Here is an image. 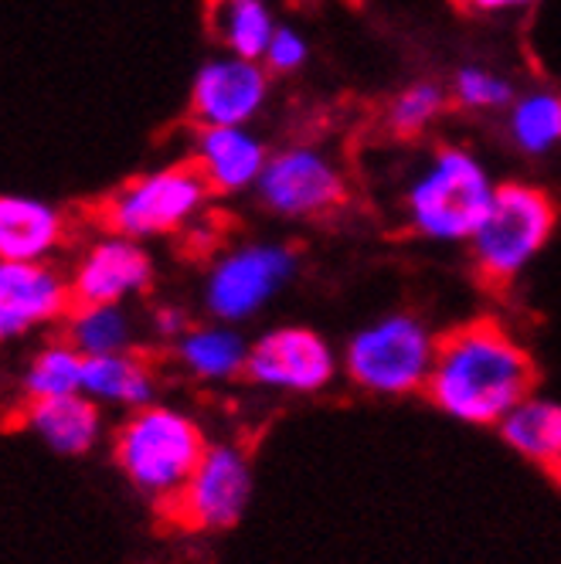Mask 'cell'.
Segmentation results:
<instances>
[{
    "mask_svg": "<svg viewBox=\"0 0 561 564\" xmlns=\"http://www.w3.org/2000/svg\"><path fill=\"white\" fill-rule=\"evenodd\" d=\"M535 360L504 324L470 319L439 337L425 398L463 425H500L520 401L535 394Z\"/></svg>",
    "mask_w": 561,
    "mask_h": 564,
    "instance_id": "6da1fadb",
    "label": "cell"
},
{
    "mask_svg": "<svg viewBox=\"0 0 561 564\" xmlns=\"http://www.w3.org/2000/svg\"><path fill=\"white\" fill-rule=\"evenodd\" d=\"M205 449L208 438L197 419L160 401L130 412L112 435V459L119 473L137 494L164 510L181 497Z\"/></svg>",
    "mask_w": 561,
    "mask_h": 564,
    "instance_id": "7a4b0ae2",
    "label": "cell"
},
{
    "mask_svg": "<svg viewBox=\"0 0 561 564\" xmlns=\"http://www.w3.org/2000/svg\"><path fill=\"white\" fill-rule=\"evenodd\" d=\"M494 191L490 171L466 147H439L406 191V221L425 241H470Z\"/></svg>",
    "mask_w": 561,
    "mask_h": 564,
    "instance_id": "3957f363",
    "label": "cell"
},
{
    "mask_svg": "<svg viewBox=\"0 0 561 564\" xmlns=\"http://www.w3.org/2000/svg\"><path fill=\"white\" fill-rule=\"evenodd\" d=\"M558 228L554 197L525 181L497 184L487 218L473 231L470 259L487 286H510L551 241Z\"/></svg>",
    "mask_w": 561,
    "mask_h": 564,
    "instance_id": "277c9868",
    "label": "cell"
},
{
    "mask_svg": "<svg viewBox=\"0 0 561 564\" xmlns=\"http://www.w3.org/2000/svg\"><path fill=\"white\" fill-rule=\"evenodd\" d=\"M439 337L412 313H385L360 327L344 347V375L378 398L419 394L429 384Z\"/></svg>",
    "mask_w": 561,
    "mask_h": 564,
    "instance_id": "5b68a950",
    "label": "cell"
},
{
    "mask_svg": "<svg viewBox=\"0 0 561 564\" xmlns=\"http://www.w3.org/2000/svg\"><path fill=\"white\" fill-rule=\"evenodd\" d=\"M212 187L194 164H171L119 187L103 208V221L112 235L157 238L187 228L205 212Z\"/></svg>",
    "mask_w": 561,
    "mask_h": 564,
    "instance_id": "8992f818",
    "label": "cell"
},
{
    "mask_svg": "<svg viewBox=\"0 0 561 564\" xmlns=\"http://www.w3.org/2000/svg\"><path fill=\"white\" fill-rule=\"evenodd\" d=\"M296 275V252L279 241H249L228 249L205 279V310L222 324H246L262 313Z\"/></svg>",
    "mask_w": 561,
    "mask_h": 564,
    "instance_id": "52a82bcc",
    "label": "cell"
},
{
    "mask_svg": "<svg viewBox=\"0 0 561 564\" xmlns=\"http://www.w3.org/2000/svg\"><path fill=\"white\" fill-rule=\"evenodd\" d=\"M252 503V463L235 442H208L181 497L168 507L187 531H231Z\"/></svg>",
    "mask_w": 561,
    "mask_h": 564,
    "instance_id": "ba28073f",
    "label": "cell"
},
{
    "mask_svg": "<svg viewBox=\"0 0 561 564\" xmlns=\"http://www.w3.org/2000/svg\"><path fill=\"white\" fill-rule=\"evenodd\" d=\"M341 375V357L324 334L310 327H272L249 344L246 378L279 394L327 391Z\"/></svg>",
    "mask_w": 561,
    "mask_h": 564,
    "instance_id": "9c48e42d",
    "label": "cell"
},
{
    "mask_svg": "<svg viewBox=\"0 0 561 564\" xmlns=\"http://www.w3.org/2000/svg\"><path fill=\"white\" fill-rule=\"evenodd\" d=\"M266 212L279 218H324L337 212L347 197L344 174L334 160L316 147H287L269 153V164L256 184Z\"/></svg>",
    "mask_w": 561,
    "mask_h": 564,
    "instance_id": "30bf717a",
    "label": "cell"
},
{
    "mask_svg": "<svg viewBox=\"0 0 561 564\" xmlns=\"http://www.w3.org/2000/svg\"><path fill=\"white\" fill-rule=\"evenodd\" d=\"M72 306L68 279L48 262H0V344L62 324Z\"/></svg>",
    "mask_w": 561,
    "mask_h": 564,
    "instance_id": "8fae6325",
    "label": "cell"
},
{
    "mask_svg": "<svg viewBox=\"0 0 561 564\" xmlns=\"http://www.w3.org/2000/svg\"><path fill=\"white\" fill-rule=\"evenodd\" d=\"M269 99V72L252 58H212L197 68L191 112L202 127H249Z\"/></svg>",
    "mask_w": 561,
    "mask_h": 564,
    "instance_id": "7c38bea8",
    "label": "cell"
},
{
    "mask_svg": "<svg viewBox=\"0 0 561 564\" xmlns=\"http://www.w3.org/2000/svg\"><path fill=\"white\" fill-rule=\"evenodd\" d=\"M72 303H127L153 286V259L137 238L106 235L83 252L72 269Z\"/></svg>",
    "mask_w": 561,
    "mask_h": 564,
    "instance_id": "4fadbf2b",
    "label": "cell"
},
{
    "mask_svg": "<svg viewBox=\"0 0 561 564\" xmlns=\"http://www.w3.org/2000/svg\"><path fill=\"white\" fill-rule=\"evenodd\" d=\"M191 164L205 177L212 194H242L259 184L269 150L256 133H249V127H202Z\"/></svg>",
    "mask_w": 561,
    "mask_h": 564,
    "instance_id": "5bb4252c",
    "label": "cell"
},
{
    "mask_svg": "<svg viewBox=\"0 0 561 564\" xmlns=\"http://www.w3.org/2000/svg\"><path fill=\"white\" fill-rule=\"evenodd\" d=\"M24 429L37 435L55 456H89L106 432L103 409L89 394H62V398H42L28 401Z\"/></svg>",
    "mask_w": 561,
    "mask_h": 564,
    "instance_id": "9a60e30c",
    "label": "cell"
},
{
    "mask_svg": "<svg viewBox=\"0 0 561 564\" xmlns=\"http://www.w3.org/2000/svg\"><path fill=\"white\" fill-rule=\"evenodd\" d=\"M65 238V215L45 200L0 194V262H45Z\"/></svg>",
    "mask_w": 561,
    "mask_h": 564,
    "instance_id": "2e32d148",
    "label": "cell"
},
{
    "mask_svg": "<svg viewBox=\"0 0 561 564\" xmlns=\"http://www.w3.org/2000/svg\"><path fill=\"white\" fill-rule=\"evenodd\" d=\"M157 368L137 350L86 357L83 394H89L99 409L137 412L157 401Z\"/></svg>",
    "mask_w": 561,
    "mask_h": 564,
    "instance_id": "e0dca14e",
    "label": "cell"
},
{
    "mask_svg": "<svg viewBox=\"0 0 561 564\" xmlns=\"http://www.w3.org/2000/svg\"><path fill=\"white\" fill-rule=\"evenodd\" d=\"M249 344L242 337V330L231 324H202L191 327L177 344H174V357L184 375H191L194 381L205 384H225L235 378H246V365H249Z\"/></svg>",
    "mask_w": 561,
    "mask_h": 564,
    "instance_id": "ac0fdd59",
    "label": "cell"
},
{
    "mask_svg": "<svg viewBox=\"0 0 561 564\" xmlns=\"http://www.w3.org/2000/svg\"><path fill=\"white\" fill-rule=\"evenodd\" d=\"M507 446L554 476H561V405L551 398L531 394L497 425Z\"/></svg>",
    "mask_w": 561,
    "mask_h": 564,
    "instance_id": "d6986e66",
    "label": "cell"
},
{
    "mask_svg": "<svg viewBox=\"0 0 561 564\" xmlns=\"http://www.w3.org/2000/svg\"><path fill=\"white\" fill-rule=\"evenodd\" d=\"M205 21L215 42L238 58L262 62L276 31L266 0H205Z\"/></svg>",
    "mask_w": 561,
    "mask_h": 564,
    "instance_id": "ffe728a7",
    "label": "cell"
},
{
    "mask_svg": "<svg viewBox=\"0 0 561 564\" xmlns=\"http://www.w3.org/2000/svg\"><path fill=\"white\" fill-rule=\"evenodd\" d=\"M62 324H65L62 340H68L83 357L137 350V324L123 303L72 306Z\"/></svg>",
    "mask_w": 561,
    "mask_h": 564,
    "instance_id": "44dd1931",
    "label": "cell"
},
{
    "mask_svg": "<svg viewBox=\"0 0 561 564\" xmlns=\"http://www.w3.org/2000/svg\"><path fill=\"white\" fill-rule=\"evenodd\" d=\"M507 116V133L510 143L528 153V156H544L561 147V96L538 89L514 99Z\"/></svg>",
    "mask_w": 561,
    "mask_h": 564,
    "instance_id": "7402d4cb",
    "label": "cell"
},
{
    "mask_svg": "<svg viewBox=\"0 0 561 564\" xmlns=\"http://www.w3.org/2000/svg\"><path fill=\"white\" fill-rule=\"evenodd\" d=\"M83 371H86V357L68 340H52L31 354L21 388H24L28 401L78 394L83 391Z\"/></svg>",
    "mask_w": 561,
    "mask_h": 564,
    "instance_id": "603a6c76",
    "label": "cell"
},
{
    "mask_svg": "<svg viewBox=\"0 0 561 564\" xmlns=\"http://www.w3.org/2000/svg\"><path fill=\"white\" fill-rule=\"evenodd\" d=\"M450 93L443 86H435V83H416L409 89H402L388 112H385V123L388 130L398 137V140H412L419 133H425L439 116H443L450 109Z\"/></svg>",
    "mask_w": 561,
    "mask_h": 564,
    "instance_id": "cb8c5ba5",
    "label": "cell"
},
{
    "mask_svg": "<svg viewBox=\"0 0 561 564\" xmlns=\"http://www.w3.org/2000/svg\"><path fill=\"white\" fill-rule=\"evenodd\" d=\"M450 96L463 109H473V112H494V109H504V106L514 102V89H510L507 78L484 68V65H463L453 75Z\"/></svg>",
    "mask_w": 561,
    "mask_h": 564,
    "instance_id": "d4e9b609",
    "label": "cell"
},
{
    "mask_svg": "<svg viewBox=\"0 0 561 564\" xmlns=\"http://www.w3.org/2000/svg\"><path fill=\"white\" fill-rule=\"evenodd\" d=\"M310 58V48H306V37L293 28H283L276 24L272 37H269V48L262 55L266 68L269 72H279V75H290L296 68H303V62Z\"/></svg>",
    "mask_w": 561,
    "mask_h": 564,
    "instance_id": "484cf974",
    "label": "cell"
},
{
    "mask_svg": "<svg viewBox=\"0 0 561 564\" xmlns=\"http://www.w3.org/2000/svg\"><path fill=\"white\" fill-rule=\"evenodd\" d=\"M191 327H194V324H191L187 313H184L181 306H160V310H153V334H157L160 340L177 344Z\"/></svg>",
    "mask_w": 561,
    "mask_h": 564,
    "instance_id": "4316f807",
    "label": "cell"
},
{
    "mask_svg": "<svg viewBox=\"0 0 561 564\" xmlns=\"http://www.w3.org/2000/svg\"><path fill=\"white\" fill-rule=\"evenodd\" d=\"M453 4L466 14H507V11L531 8L535 0H453Z\"/></svg>",
    "mask_w": 561,
    "mask_h": 564,
    "instance_id": "83f0119b",
    "label": "cell"
}]
</instances>
